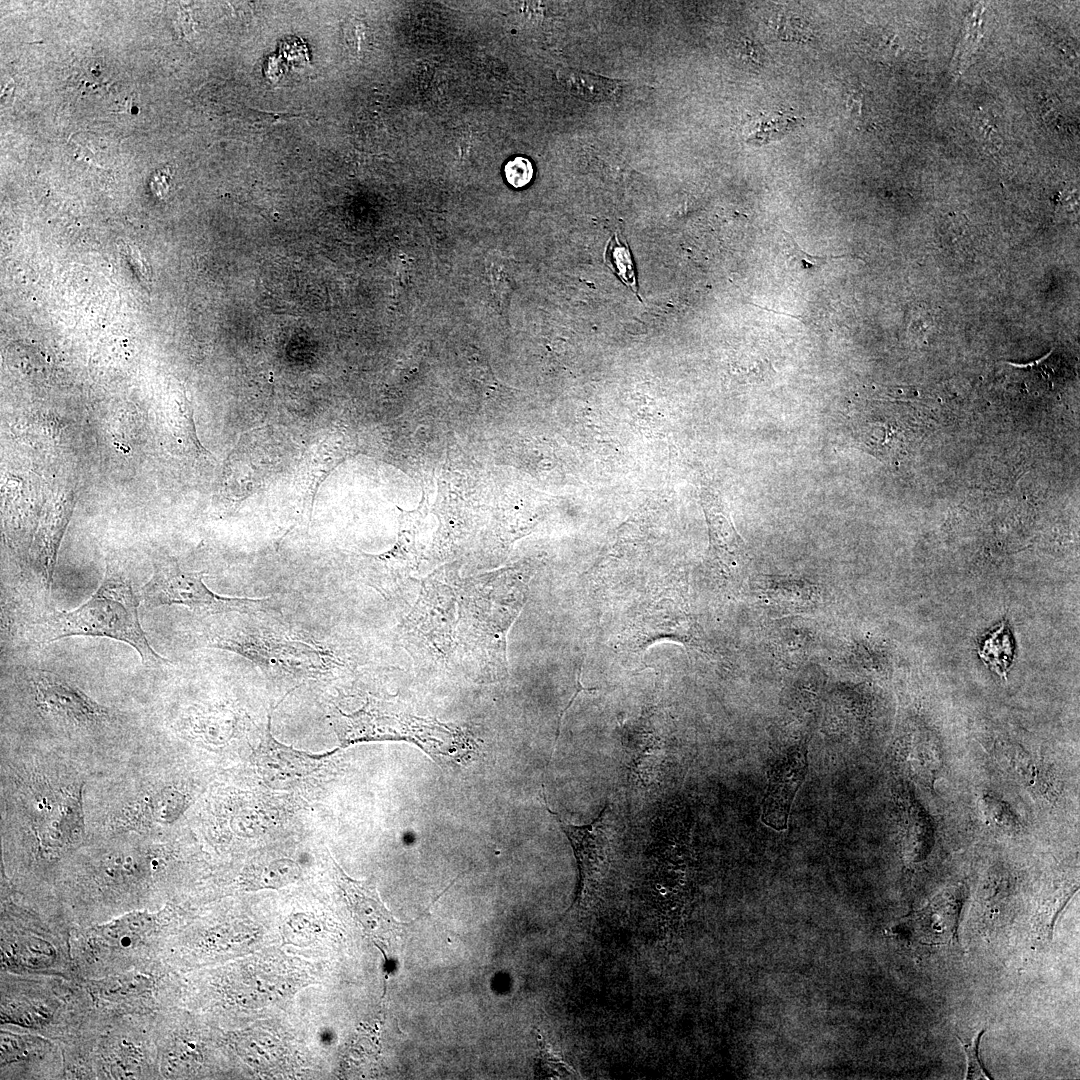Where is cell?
<instances>
[{"label":"cell","instance_id":"obj_13","mask_svg":"<svg viewBox=\"0 0 1080 1080\" xmlns=\"http://www.w3.org/2000/svg\"><path fill=\"white\" fill-rule=\"evenodd\" d=\"M83 834L84 815L80 787L62 799L44 831V842L49 847L61 848L75 843Z\"/></svg>","mask_w":1080,"mask_h":1080},{"label":"cell","instance_id":"obj_9","mask_svg":"<svg viewBox=\"0 0 1080 1080\" xmlns=\"http://www.w3.org/2000/svg\"><path fill=\"white\" fill-rule=\"evenodd\" d=\"M807 772L808 752L803 742L773 765L762 804L761 820L765 825L777 831L787 827L792 802Z\"/></svg>","mask_w":1080,"mask_h":1080},{"label":"cell","instance_id":"obj_23","mask_svg":"<svg viewBox=\"0 0 1080 1080\" xmlns=\"http://www.w3.org/2000/svg\"><path fill=\"white\" fill-rule=\"evenodd\" d=\"M984 1030H982L970 1044H962L967 1055V1079H992L980 1061L978 1048Z\"/></svg>","mask_w":1080,"mask_h":1080},{"label":"cell","instance_id":"obj_12","mask_svg":"<svg viewBox=\"0 0 1080 1080\" xmlns=\"http://www.w3.org/2000/svg\"><path fill=\"white\" fill-rule=\"evenodd\" d=\"M342 438L337 433L326 436L305 456L299 477L305 500L313 504L320 484L344 457Z\"/></svg>","mask_w":1080,"mask_h":1080},{"label":"cell","instance_id":"obj_7","mask_svg":"<svg viewBox=\"0 0 1080 1080\" xmlns=\"http://www.w3.org/2000/svg\"><path fill=\"white\" fill-rule=\"evenodd\" d=\"M38 709L47 716L75 727L91 728L110 720L109 709L65 678L43 669L25 671Z\"/></svg>","mask_w":1080,"mask_h":1080},{"label":"cell","instance_id":"obj_15","mask_svg":"<svg viewBox=\"0 0 1080 1080\" xmlns=\"http://www.w3.org/2000/svg\"><path fill=\"white\" fill-rule=\"evenodd\" d=\"M706 514L715 556L729 571H737L745 561L741 538L731 521L714 505L706 508Z\"/></svg>","mask_w":1080,"mask_h":1080},{"label":"cell","instance_id":"obj_11","mask_svg":"<svg viewBox=\"0 0 1080 1080\" xmlns=\"http://www.w3.org/2000/svg\"><path fill=\"white\" fill-rule=\"evenodd\" d=\"M956 892L935 898L917 913L915 929L925 943L944 944L955 939L962 904Z\"/></svg>","mask_w":1080,"mask_h":1080},{"label":"cell","instance_id":"obj_19","mask_svg":"<svg viewBox=\"0 0 1080 1080\" xmlns=\"http://www.w3.org/2000/svg\"><path fill=\"white\" fill-rule=\"evenodd\" d=\"M604 259L616 277L635 295H638L636 270L630 249L626 243L620 242L617 234L609 240Z\"/></svg>","mask_w":1080,"mask_h":1080},{"label":"cell","instance_id":"obj_18","mask_svg":"<svg viewBox=\"0 0 1080 1080\" xmlns=\"http://www.w3.org/2000/svg\"><path fill=\"white\" fill-rule=\"evenodd\" d=\"M978 654L990 670L1006 679L1014 654L1013 639L1006 622L989 634Z\"/></svg>","mask_w":1080,"mask_h":1080},{"label":"cell","instance_id":"obj_4","mask_svg":"<svg viewBox=\"0 0 1080 1080\" xmlns=\"http://www.w3.org/2000/svg\"><path fill=\"white\" fill-rule=\"evenodd\" d=\"M464 598V624L471 631L467 639H472V646L481 647L482 652L495 656L499 663L505 664V634L519 614L525 599L527 587L520 580H508L505 583H479L469 588Z\"/></svg>","mask_w":1080,"mask_h":1080},{"label":"cell","instance_id":"obj_17","mask_svg":"<svg viewBox=\"0 0 1080 1080\" xmlns=\"http://www.w3.org/2000/svg\"><path fill=\"white\" fill-rule=\"evenodd\" d=\"M300 873L297 863L290 859H279L248 870L244 884L248 890L277 889L295 882Z\"/></svg>","mask_w":1080,"mask_h":1080},{"label":"cell","instance_id":"obj_21","mask_svg":"<svg viewBox=\"0 0 1080 1080\" xmlns=\"http://www.w3.org/2000/svg\"><path fill=\"white\" fill-rule=\"evenodd\" d=\"M230 725V718L227 717V713L219 710L200 713L192 720L194 731L199 732L210 741L225 733Z\"/></svg>","mask_w":1080,"mask_h":1080},{"label":"cell","instance_id":"obj_20","mask_svg":"<svg viewBox=\"0 0 1080 1080\" xmlns=\"http://www.w3.org/2000/svg\"><path fill=\"white\" fill-rule=\"evenodd\" d=\"M784 240H785V244H784L785 254L787 255L788 263H789V265L791 264V266L794 268V270H799L800 272L811 273L812 271H817L822 265H825L829 260L842 258V257L845 256V255H842V256H833V255H831V256H817V255H811V254L807 253L806 251H804L795 242V240L788 233H785V232H784Z\"/></svg>","mask_w":1080,"mask_h":1080},{"label":"cell","instance_id":"obj_6","mask_svg":"<svg viewBox=\"0 0 1080 1080\" xmlns=\"http://www.w3.org/2000/svg\"><path fill=\"white\" fill-rule=\"evenodd\" d=\"M541 796L547 812L557 822L573 849L579 871L575 903L579 907L589 906L598 897L610 864L613 836L611 806L606 803L590 823L574 825L550 808L544 786Z\"/></svg>","mask_w":1080,"mask_h":1080},{"label":"cell","instance_id":"obj_5","mask_svg":"<svg viewBox=\"0 0 1080 1080\" xmlns=\"http://www.w3.org/2000/svg\"><path fill=\"white\" fill-rule=\"evenodd\" d=\"M204 572H189L172 562L154 566L151 579L142 587L140 598L151 608L183 605L198 613L220 614L254 611L268 598L227 597L210 590L203 581Z\"/></svg>","mask_w":1080,"mask_h":1080},{"label":"cell","instance_id":"obj_25","mask_svg":"<svg viewBox=\"0 0 1080 1080\" xmlns=\"http://www.w3.org/2000/svg\"><path fill=\"white\" fill-rule=\"evenodd\" d=\"M121 944L123 946H129L131 944V939L129 937H123L121 939Z\"/></svg>","mask_w":1080,"mask_h":1080},{"label":"cell","instance_id":"obj_24","mask_svg":"<svg viewBox=\"0 0 1080 1080\" xmlns=\"http://www.w3.org/2000/svg\"><path fill=\"white\" fill-rule=\"evenodd\" d=\"M247 117L256 126L269 127L277 123H284L296 117H300V115H293L287 113H271L250 109Z\"/></svg>","mask_w":1080,"mask_h":1080},{"label":"cell","instance_id":"obj_16","mask_svg":"<svg viewBox=\"0 0 1080 1080\" xmlns=\"http://www.w3.org/2000/svg\"><path fill=\"white\" fill-rule=\"evenodd\" d=\"M562 78L573 95L593 103L614 100L622 89V83L617 80L580 70H567Z\"/></svg>","mask_w":1080,"mask_h":1080},{"label":"cell","instance_id":"obj_8","mask_svg":"<svg viewBox=\"0 0 1080 1080\" xmlns=\"http://www.w3.org/2000/svg\"><path fill=\"white\" fill-rule=\"evenodd\" d=\"M335 877L347 904L363 931L381 947H390L399 938L402 925L382 902L374 883L355 880L334 862Z\"/></svg>","mask_w":1080,"mask_h":1080},{"label":"cell","instance_id":"obj_10","mask_svg":"<svg viewBox=\"0 0 1080 1080\" xmlns=\"http://www.w3.org/2000/svg\"><path fill=\"white\" fill-rule=\"evenodd\" d=\"M271 717L256 758L264 776L278 781H290L308 775L320 766L326 755H314L295 750L279 743L270 731Z\"/></svg>","mask_w":1080,"mask_h":1080},{"label":"cell","instance_id":"obj_3","mask_svg":"<svg viewBox=\"0 0 1080 1080\" xmlns=\"http://www.w3.org/2000/svg\"><path fill=\"white\" fill-rule=\"evenodd\" d=\"M210 647L237 653L263 670L296 677L317 678L340 666L337 657L324 645L259 627H216L207 633Z\"/></svg>","mask_w":1080,"mask_h":1080},{"label":"cell","instance_id":"obj_22","mask_svg":"<svg viewBox=\"0 0 1080 1080\" xmlns=\"http://www.w3.org/2000/svg\"><path fill=\"white\" fill-rule=\"evenodd\" d=\"M533 172L530 160L522 156L509 160L504 167L506 180L514 188H522L530 183Z\"/></svg>","mask_w":1080,"mask_h":1080},{"label":"cell","instance_id":"obj_1","mask_svg":"<svg viewBox=\"0 0 1080 1080\" xmlns=\"http://www.w3.org/2000/svg\"><path fill=\"white\" fill-rule=\"evenodd\" d=\"M139 603L130 579L109 568L83 604L71 611H53L38 622L37 641L48 644L72 636L106 637L134 648L145 666H163L168 661L149 643L139 620Z\"/></svg>","mask_w":1080,"mask_h":1080},{"label":"cell","instance_id":"obj_2","mask_svg":"<svg viewBox=\"0 0 1080 1080\" xmlns=\"http://www.w3.org/2000/svg\"><path fill=\"white\" fill-rule=\"evenodd\" d=\"M333 719L343 745L369 740H405L420 747L434 760H445L449 764L468 760L476 747L473 740L455 725L389 711L376 701L352 714L338 711Z\"/></svg>","mask_w":1080,"mask_h":1080},{"label":"cell","instance_id":"obj_14","mask_svg":"<svg viewBox=\"0 0 1080 1080\" xmlns=\"http://www.w3.org/2000/svg\"><path fill=\"white\" fill-rule=\"evenodd\" d=\"M188 804L187 797L173 787H163L149 792L129 811L127 825L132 828L140 822L170 824L180 817Z\"/></svg>","mask_w":1080,"mask_h":1080}]
</instances>
